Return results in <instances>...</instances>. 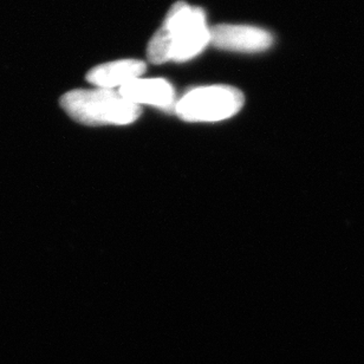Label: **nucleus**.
Returning a JSON list of instances; mask_svg holds the SVG:
<instances>
[{"instance_id": "obj_1", "label": "nucleus", "mask_w": 364, "mask_h": 364, "mask_svg": "<svg viewBox=\"0 0 364 364\" xmlns=\"http://www.w3.org/2000/svg\"><path fill=\"white\" fill-rule=\"evenodd\" d=\"M68 115L85 126L129 124L139 119L141 108L110 89H77L60 98Z\"/></svg>"}, {"instance_id": "obj_5", "label": "nucleus", "mask_w": 364, "mask_h": 364, "mask_svg": "<svg viewBox=\"0 0 364 364\" xmlns=\"http://www.w3.org/2000/svg\"><path fill=\"white\" fill-rule=\"evenodd\" d=\"M119 95L134 105L171 108L174 105V89L162 78H137L119 89Z\"/></svg>"}, {"instance_id": "obj_6", "label": "nucleus", "mask_w": 364, "mask_h": 364, "mask_svg": "<svg viewBox=\"0 0 364 364\" xmlns=\"http://www.w3.org/2000/svg\"><path fill=\"white\" fill-rule=\"evenodd\" d=\"M146 73V64L139 60H121L102 64L89 71L87 80L101 89L128 85Z\"/></svg>"}, {"instance_id": "obj_3", "label": "nucleus", "mask_w": 364, "mask_h": 364, "mask_svg": "<svg viewBox=\"0 0 364 364\" xmlns=\"http://www.w3.org/2000/svg\"><path fill=\"white\" fill-rule=\"evenodd\" d=\"M244 105L242 91L228 85H210L188 91L174 105L188 122H217L235 115Z\"/></svg>"}, {"instance_id": "obj_4", "label": "nucleus", "mask_w": 364, "mask_h": 364, "mask_svg": "<svg viewBox=\"0 0 364 364\" xmlns=\"http://www.w3.org/2000/svg\"><path fill=\"white\" fill-rule=\"evenodd\" d=\"M210 43L220 49L259 53L272 46L273 36L256 26L218 25L210 28Z\"/></svg>"}, {"instance_id": "obj_2", "label": "nucleus", "mask_w": 364, "mask_h": 364, "mask_svg": "<svg viewBox=\"0 0 364 364\" xmlns=\"http://www.w3.org/2000/svg\"><path fill=\"white\" fill-rule=\"evenodd\" d=\"M162 28L171 41V60H191L210 43V28H207L205 12L183 1L173 5Z\"/></svg>"}]
</instances>
